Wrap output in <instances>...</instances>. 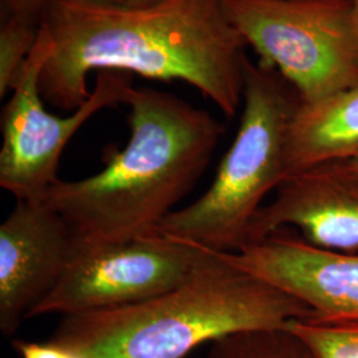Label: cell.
Listing matches in <instances>:
<instances>
[{
	"instance_id": "obj_10",
	"label": "cell",
	"mask_w": 358,
	"mask_h": 358,
	"mask_svg": "<svg viewBox=\"0 0 358 358\" xmlns=\"http://www.w3.org/2000/svg\"><path fill=\"white\" fill-rule=\"evenodd\" d=\"M252 219L247 242L294 227L308 243L333 252H358V169L349 158L328 159L291 174Z\"/></svg>"
},
{
	"instance_id": "obj_7",
	"label": "cell",
	"mask_w": 358,
	"mask_h": 358,
	"mask_svg": "<svg viewBox=\"0 0 358 358\" xmlns=\"http://www.w3.org/2000/svg\"><path fill=\"white\" fill-rule=\"evenodd\" d=\"M217 262L215 251L159 232L83 248L26 319L142 303L190 282Z\"/></svg>"
},
{
	"instance_id": "obj_17",
	"label": "cell",
	"mask_w": 358,
	"mask_h": 358,
	"mask_svg": "<svg viewBox=\"0 0 358 358\" xmlns=\"http://www.w3.org/2000/svg\"><path fill=\"white\" fill-rule=\"evenodd\" d=\"M71 1H80L88 4H97V6H115V7H138V6H148L159 0H71Z\"/></svg>"
},
{
	"instance_id": "obj_3",
	"label": "cell",
	"mask_w": 358,
	"mask_h": 358,
	"mask_svg": "<svg viewBox=\"0 0 358 358\" xmlns=\"http://www.w3.org/2000/svg\"><path fill=\"white\" fill-rule=\"evenodd\" d=\"M217 256L214 267L167 294L63 316L50 343L78 358H185L234 333L312 316L303 301Z\"/></svg>"
},
{
	"instance_id": "obj_2",
	"label": "cell",
	"mask_w": 358,
	"mask_h": 358,
	"mask_svg": "<svg viewBox=\"0 0 358 358\" xmlns=\"http://www.w3.org/2000/svg\"><path fill=\"white\" fill-rule=\"evenodd\" d=\"M130 137L124 149H103L101 171L59 180L44 196L83 248L153 234L192 192L226 129L205 109L173 93L130 88Z\"/></svg>"
},
{
	"instance_id": "obj_14",
	"label": "cell",
	"mask_w": 358,
	"mask_h": 358,
	"mask_svg": "<svg viewBox=\"0 0 358 358\" xmlns=\"http://www.w3.org/2000/svg\"><path fill=\"white\" fill-rule=\"evenodd\" d=\"M40 22L22 15H3L0 27V97L13 90L19 73L34 50Z\"/></svg>"
},
{
	"instance_id": "obj_9",
	"label": "cell",
	"mask_w": 358,
	"mask_h": 358,
	"mask_svg": "<svg viewBox=\"0 0 358 358\" xmlns=\"http://www.w3.org/2000/svg\"><path fill=\"white\" fill-rule=\"evenodd\" d=\"M243 271L303 301L312 316L358 320V252H333L308 243L288 227L219 252Z\"/></svg>"
},
{
	"instance_id": "obj_18",
	"label": "cell",
	"mask_w": 358,
	"mask_h": 358,
	"mask_svg": "<svg viewBox=\"0 0 358 358\" xmlns=\"http://www.w3.org/2000/svg\"><path fill=\"white\" fill-rule=\"evenodd\" d=\"M349 161H350V164H352L353 166L357 167L358 169V150L349 158Z\"/></svg>"
},
{
	"instance_id": "obj_1",
	"label": "cell",
	"mask_w": 358,
	"mask_h": 358,
	"mask_svg": "<svg viewBox=\"0 0 358 358\" xmlns=\"http://www.w3.org/2000/svg\"><path fill=\"white\" fill-rule=\"evenodd\" d=\"M40 24L53 50L38 78L44 103L75 112L90 99L93 71H120L150 80H180L223 115L243 101L245 41L223 0H159L115 7L48 0Z\"/></svg>"
},
{
	"instance_id": "obj_16",
	"label": "cell",
	"mask_w": 358,
	"mask_h": 358,
	"mask_svg": "<svg viewBox=\"0 0 358 358\" xmlns=\"http://www.w3.org/2000/svg\"><path fill=\"white\" fill-rule=\"evenodd\" d=\"M47 1L48 0H1V16L22 15L40 22Z\"/></svg>"
},
{
	"instance_id": "obj_5",
	"label": "cell",
	"mask_w": 358,
	"mask_h": 358,
	"mask_svg": "<svg viewBox=\"0 0 358 358\" xmlns=\"http://www.w3.org/2000/svg\"><path fill=\"white\" fill-rule=\"evenodd\" d=\"M232 26L303 103L358 87V22L352 0H223Z\"/></svg>"
},
{
	"instance_id": "obj_15",
	"label": "cell",
	"mask_w": 358,
	"mask_h": 358,
	"mask_svg": "<svg viewBox=\"0 0 358 358\" xmlns=\"http://www.w3.org/2000/svg\"><path fill=\"white\" fill-rule=\"evenodd\" d=\"M13 348L22 358H78L63 348L53 345L50 341L38 344L16 340L13 343Z\"/></svg>"
},
{
	"instance_id": "obj_13",
	"label": "cell",
	"mask_w": 358,
	"mask_h": 358,
	"mask_svg": "<svg viewBox=\"0 0 358 358\" xmlns=\"http://www.w3.org/2000/svg\"><path fill=\"white\" fill-rule=\"evenodd\" d=\"M287 328L307 344L315 358H358V320L309 316L291 321Z\"/></svg>"
},
{
	"instance_id": "obj_8",
	"label": "cell",
	"mask_w": 358,
	"mask_h": 358,
	"mask_svg": "<svg viewBox=\"0 0 358 358\" xmlns=\"http://www.w3.org/2000/svg\"><path fill=\"white\" fill-rule=\"evenodd\" d=\"M81 245L44 201H17L0 226V331L16 333L28 312L64 276Z\"/></svg>"
},
{
	"instance_id": "obj_6",
	"label": "cell",
	"mask_w": 358,
	"mask_h": 358,
	"mask_svg": "<svg viewBox=\"0 0 358 358\" xmlns=\"http://www.w3.org/2000/svg\"><path fill=\"white\" fill-rule=\"evenodd\" d=\"M53 50L50 32L40 24L36 44L15 83L1 115L0 186L16 201H43L60 179L57 169L66 143L90 118L125 103L133 75L99 71L90 99L68 117L45 110L38 78Z\"/></svg>"
},
{
	"instance_id": "obj_19",
	"label": "cell",
	"mask_w": 358,
	"mask_h": 358,
	"mask_svg": "<svg viewBox=\"0 0 358 358\" xmlns=\"http://www.w3.org/2000/svg\"><path fill=\"white\" fill-rule=\"evenodd\" d=\"M352 4H353V11H355L358 22V0H352Z\"/></svg>"
},
{
	"instance_id": "obj_4",
	"label": "cell",
	"mask_w": 358,
	"mask_h": 358,
	"mask_svg": "<svg viewBox=\"0 0 358 358\" xmlns=\"http://www.w3.org/2000/svg\"><path fill=\"white\" fill-rule=\"evenodd\" d=\"M300 103L276 69L247 59L241 125L215 178L199 199L174 210L155 232L213 251H239L264 198L287 177L288 129Z\"/></svg>"
},
{
	"instance_id": "obj_12",
	"label": "cell",
	"mask_w": 358,
	"mask_h": 358,
	"mask_svg": "<svg viewBox=\"0 0 358 358\" xmlns=\"http://www.w3.org/2000/svg\"><path fill=\"white\" fill-rule=\"evenodd\" d=\"M206 358H315L288 328L234 333L211 343Z\"/></svg>"
},
{
	"instance_id": "obj_11",
	"label": "cell",
	"mask_w": 358,
	"mask_h": 358,
	"mask_svg": "<svg viewBox=\"0 0 358 358\" xmlns=\"http://www.w3.org/2000/svg\"><path fill=\"white\" fill-rule=\"evenodd\" d=\"M357 150L358 87L320 103H300L288 129L287 177Z\"/></svg>"
}]
</instances>
